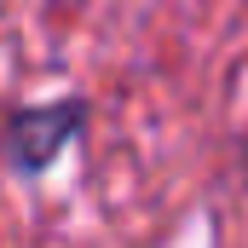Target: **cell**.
Masks as SVG:
<instances>
[{
    "instance_id": "6da1fadb",
    "label": "cell",
    "mask_w": 248,
    "mask_h": 248,
    "mask_svg": "<svg viewBox=\"0 0 248 248\" xmlns=\"http://www.w3.org/2000/svg\"><path fill=\"white\" fill-rule=\"evenodd\" d=\"M81 127V104H46L12 122V162L17 168H46L69 144V133Z\"/></svg>"
}]
</instances>
